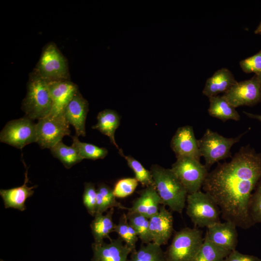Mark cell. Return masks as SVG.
I'll return each mask as SVG.
<instances>
[{
    "mask_svg": "<svg viewBox=\"0 0 261 261\" xmlns=\"http://www.w3.org/2000/svg\"><path fill=\"white\" fill-rule=\"evenodd\" d=\"M261 179V154L246 145L229 162L218 163L208 173L202 188L218 206L224 220L246 229L254 224L249 203Z\"/></svg>",
    "mask_w": 261,
    "mask_h": 261,
    "instance_id": "6da1fadb",
    "label": "cell"
},
{
    "mask_svg": "<svg viewBox=\"0 0 261 261\" xmlns=\"http://www.w3.org/2000/svg\"><path fill=\"white\" fill-rule=\"evenodd\" d=\"M150 171L162 205L167 206L174 212L182 213L188 193L181 182L171 169L154 164Z\"/></svg>",
    "mask_w": 261,
    "mask_h": 261,
    "instance_id": "7a4b0ae2",
    "label": "cell"
},
{
    "mask_svg": "<svg viewBox=\"0 0 261 261\" xmlns=\"http://www.w3.org/2000/svg\"><path fill=\"white\" fill-rule=\"evenodd\" d=\"M52 106L48 83L34 71L29 77L27 95L22 105L25 116L38 120L49 115Z\"/></svg>",
    "mask_w": 261,
    "mask_h": 261,
    "instance_id": "3957f363",
    "label": "cell"
},
{
    "mask_svg": "<svg viewBox=\"0 0 261 261\" xmlns=\"http://www.w3.org/2000/svg\"><path fill=\"white\" fill-rule=\"evenodd\" d=\"M203 241V231L199 229H182L175 233L164 252L166 261H191Z\"/></svg>",
    "mask_w": 261,
    "mask_h": 261,
    "instance_id": "277c9868",
    "label": "cell"
},
{
    "mask_svg": "<svg viewBox=\"0 0 261 261\" xmlns=\"http://www.w3.org/2000/svg\"><path fill=\"white\" fill-rule=\"evenodd\" d=\"M245 133L236 137L227 138L208 129L198 144L202 157L204 158L208 170L215 163L231 157V149L233 145L238 143Z\"/></svg>",
    "mask_w": 261,
    "mask_h": 261,
    "instance_id": "5b68a950",
    "label": "cell"
},
{
    "mask_svg": "<svg viewBox=\"0 0 261 261\" xmlns=\"http://www.w3.org/2000/svg\"><path fill=\"white\" fill-rule=\"evenodd\" d=\"M186 201V214L195 226L207 228L220 222L218 206L205 192L188 194Z\"/></svg>",
    "mask_w": 261,
    "mask_h": 261,
    "instance_id": "8992f818",
    "label": "cell"
},
{
    "mask_svg": "<svg viewBox=\"0 0 261 261\" xmlns=\"http://www.w3.org/2000/svg\"><path fill=\"white\" fill-rule=\"evenodd\" d=\"M34 71L47 83L69 80L67 60L53 43L44 48Z\"/></svg>",
    "mask_w": 261,
    "mask_h": 261,
    "instance_id": "52a82bcc",
    "label": "cell"
},
{
    "mask_svg": "<svg viewBox=\"0 0 261 261\" xmlns=\"http://www.w3.org/2000/svg\"><path fill=\"white\" fill-rule=\"evenodd\" d=\"M171 169L188 194L200 190L208 174V170L200 160L188 157L176 158Z\"/></svg>",
    "mask_w": 261,
    "mask_h": 261,
    "instance_id": "ba28073f",
    "label": "cell"
},
{
    "mask_svg": "<svg viewBox=\"0 0 261 261\" xmlns=\"http://www.w3.org/2000/svg\"><path fill=\"white\" fill-rule=\"evenodd\" d=\"M36 125V143L42 148L51 149L62 141L65 136H70V124L64 115L51 116L38 120Z\"/></svg>",
    "mask_w": 261,
    "mask_h": 261,
    "instance_id": "9c48e42d",
    "label": "cell"
},
{
    "mask_svg": "<svg viewBox=\"0 0 261 261\" xmlns=\"http://www.w3.org/2000/svg\"><path fill=\"white\" fill-rule=\"evenodd\" d=\"M36 139V124L25 116L7 122L0 133V142L20 149Z\"/></svg>",
    "mask_w": 261,
    "mask_h": 261,
    "instance_id": "30bf717a",
    "label": "cell"
},
{
    "mask_svg": "<svg viewBox=\"0 0 261 261\" xmlns=\"http://www.w3.org/2000/svg\"><path fill=\"white\" fill-rule=\"evenodd\" d=\"M222 96L234 108L258 103L261 101V88L257 76L237 82Z\"/></svg>",
    "mask_w": 261,
    "mask_h": 261,
    "instance_id": "8fae6325",
    "label": "cell"
},
{
    "mask_svg": "<svg viewBox=\"0 0 261 261\" xmlns=\"http://www.w3.org/2000/svg\"><path fill=\"white\" fill-rule=\"evenodd\" d=\"M171 147L176 158L188 157L200 161L202 157L193 128L184 126L178 128L171 141Z\"/></svg>",
    "mask_w": 261,
    "mask_h": 261,
    "instance_id": "7c38bea8",
    "label": "cell"
},
{
    "mask_svg": "<svg viewBox=\"0 0 261 261\" xmlns=\"http://www.w3.org/2000/svg\"><path fill=\"white\" fill-rule=\"evenodd\" d=\"M173 217L164 205L149 218V231L152 242L160 246L167 244L173 232Z\"/></svg>",
    "mask_w": 261,
    "mask_h": 261,
    "instance_id": "4fadbf2b",
    "label": "cell"
},
{
    "mask_svg": "<svg viewBox=\"0 0 261 261\" xmlns=\"http://www.w3.org/2000/svg\"><path fill=\"white\" fill-rule=\"evenodd\" d=\"M237 226L232 222H218L207 228L205 238L217 246L232 251L238 243Z\"/></svg>",
    "mask_w": 261,
    "mask_h": 261,
    "instance_id": "5bb4252c",
    "label": "cell"
},
{
    "mask_svg": "<svg viewBox=\"0 0 261 261\" xmlns=\"http://www.w3.org/2000/svg\"><path fill=\"white\" fill-rule=\"evenodd\" d=\"M88 111V103L79 90L66 106L64 116L70 125L74 128L75 135L85 136V123Z\"/></svg>",
    "mask_w": 261,
    "mask_h": 261,
    "instance_id": "9a60e30c",
    "label": "cell"
},
{
    "mask_svg": "<svg viewBox=\"0 0 261 261\" xmlns=\"http://www.w3.org/2000/svg\"><path fill=\"white\" fill-rule=\"evenodd\" d=\"M109 243L103 242L100 244L93 243L91 247L93 257L91 261H127L131 250L119 237L111 239Z\"/></svg>",
    "mask_w": 261,
    "mask_h": 261,
    "instance_id": "2e32d148",
    "label": "cell"
},
{
    "mask_svg": "<svg viewBox=\"0 0 261 261\" xmlns=\"http://www.w3.org/2000/svg\"><path fill=\"white\" fill-rule=\"evenodd\" d=\"M53 102L49 115H64L65 109L78 90V87L69 80L48 83Z\"/></svg>",
    "mask_w": 261,
    "mask_h": 261,
    "instance_id": "e0dca14e",
    "label": "cell"
},
{
    "mask_svg": "<svg viewBox=\"0 0 261 261\" xmlns=\"http://www.w3.org/2000/svg\"><path fill=\"white\" fill-rule=\"evenodd\" d=\"M140 196L133 202L128 211L141 214L150 218L159 211L162 201L154 186H150L139 192Z\"/></svg>",
    "mask_w": 261,
    "mask_h": 261,
    "instance_id": "ac0fdd59",
    "label": "cell"
},
{
    "mask_svg": "<svg viewBox=\"0 0 261 261\" xmlns=\"http://www.w3.org/2000/svg\"><path fill=\"white\" fill-rule=\"evenodd\" d=\"M28 181V169H26L24 182L22 186L8 189L0 190V195L3 199L5 208H13L21 211L26 209V201L33 194V189L37 187L36 185L30 187L27 186V183Z\"/></svg>",
    "mask_w": 261,
    "mask_h": 261,
    "instance_id": "d6986e66",
    "label": "cell"
},
{
    "mask_svg": "<svg viewBox=\"0 0 261 261\" xmlns=\"http://www.w3.org/2000/svg\"><path fill=\"white\" fill-rule=\"evenodd\" d=\"M237 82L232 73L229 69L222 68L207 79L203 93L208 98L219 93L224 94Z\"/></svg>",
    "mask_w": 261,
    "mask_h": 261,
    "instance_id": "ffe728a7",
    "label": "cell"
},
{
    "mask_svg": "<svg viewBox=\"0 0 261 261\" xmlns=\"http://www.w3.org/2000/svg\"><path fill=\"white\" fill-rule=\"evenodd\" d=\"M97 123L92 127V129L100 131L102 134L107 136L110 142L118 149L116 143L115 133L120 124V117L117 112L111 109H105L98 114Z\"/></svg>",
    "mask_w": 261,
    "mask_h": 261,
    "instance_id": "44dd1931",
    "label": "cell"
},
{
    "mask_svg": "<svg viewBox=\"0 0 261 261\" xmlns=\"http://www.w3.org/2000/svg\"><path fill=\"white\" fill-rule=\"evenodd\" d=\"M114 208H112L105 215L96 213L94 218L90 224V228L93 235L94 243H102L104 239L111 238L109 234L114 231L116 225L113 220Z\"/></svg>",
    "mask_w": 261,
    "mask_h": 261,
    "instance_id": "7402d4cb",
    "label": "cell"
},
{
    "mask_svg": "<svg viewBox=\"0 0 261 261\" xmlns=\"http://www.w3.org/2000/svg\"><path fill=\"white\" fill-rule=\"evenodd\" d=\"M208 112L209 115L225 122L229 120L239 121L240 116L232 106L222 96L210 97Z\"/></svg>",
    "mask_w": 261,
    "mask_h": 261,
    "instance_id": "603a6c76",
    "label": "cell"
},
{
    "mask_svg": "<svg viewBox=\"0 0 261 261\" xmlns=\"http://www.w3.org/2000/svg\"><path fill=\"white\" fill-rule=\"evenodd\" d=\"M114 207L128 210L116 201L112 188L105 184H100L97 189L96 213L103 214L108 209Z\"/></svg>",
    "mask_w": 261,
    "mask_h": 261,
    "instance_id": "cb8c5ba5",
    "label": "cell"
},
{
    "mask_svg": "<svg viewBox=\"0 0 261 261\" xmlns=\"http://www.w3.org/2000/svg\"><path fill=\"white\" fill-rule=\"evenodd\" d=\"M127 261H166L164 252L161 246L153 242L142 243L138 250L130 253Z\"/></svg>",
    "mask_w": 261,
    "mask_h": 261,
    "instance_id": "d4e9b609",
    "label": "cell"
},
{
    "mask_svg": "<svg viewBox=\"0 0 261 261\" xmlns=\"http://www.w3.org/2000/svg\"><path fill=\"white\" fill-rule=\"evenodd\" d=\"M232 251L219 247L206 238L191 261H222Z\"/></svg>",
    "mask_w": 261,
    "mask_h": 261,
    "instance_id": "484cf974",
    "label": "cell"
},
{
    "mask_svg": "<svg viewBox=\"0 0 261 261\" xmlns=\"http://www.w3.org/2000/svg\"><path fill=\"white\" fill-rule=\"evenodd\" d=\"M50 151L52 155L58 159L68 169L83 160L76 149L72 145L68 146L62 141L52 147Z\"/></svg>",
    "mask_w": 261,
    "mask_h": 261,
    "instance_id": "4316f807",
    "label": "cell"
},
{
    "mask_svg": "<svg viewBox=\"0 0 261 261\" xmlns=\"http://www.w3.org/2000/svg\"><path fill=\"white\" fill-rule=\"evenodd\" d=\"M72 145L76 149L79 156L83 159L96 160L104 159L108 154V150L104 147H100L96 145L82 142L75 135L71 136Z\"/></svg>",
    "mask_w": 261,
    "mask_h": 261,
    "instance_id": "83f0119b",
    "label": "cell"
},
{
    "mask_svg": "<svg viewBox=\"0 0 261 261\" xmlns=\"http://www.w3.org/2000/svg\"><path fill=\"white\" fill-rule=\"evenodd\" d=\"M129 223L136 231L142 243L152 242L149 231V218L137 213L128 211L126 214Z\"/></svg>",
    "mask_w": 261,
    "mask_h": 261,
    "instance_id": "f1b7e54d",
    "label": "cell"
},
{
    "mask_svg": "<svg viewBox=\"0 0 261 261\" xmlns=\"http://www.w3.org/2000/svg\"><path fill=\"white\" fill-rule=\"evenodd\" d=\"M114 232L117 233L131 252L136 250V244L139 238L136 231L129 223L126 214L121 215Z\"/></svg>",
    "mask_w": 261,
    "mask_h": 261,
    "instance_id": "f546056e",
    "label": "cell"
},
{
    "mask_svg": "<svg viewBox=\"0 0 261 261\" xmlns=\"http://www.w3.org/2000/svg\"><path fill=\"white\" fill-rule=\"evenodd\" d=\"M119 153L124 157L129 167L133 171L135 178L143 187L154 186V181L150 171L146 169L137 160L131 156H125L120 149Z\"/></svg>",
    "mask_w": 261,
    "mask_h": 261,
    "instance_id": "4dcf8cb0",
    "label": "cell"
},
{
    "mask_svg": "<svg viewBox=\"0 0 261 261\" xmlns=\"http://www.w3.org/2000/svg\"><path fill=\"white\" fill-rule=\"evenodd\" d=\"M138 181L135 177L122 178L116 183L113 193L116 198H124L133 193L137 186Z\"/></svg>",
    "mask_w": 261,
    "mask_h": 261,
    "instance_id": "1f68e13d",
    "label": "cell"
},
{
    "mask_svg": "<svg viewBox=\"0 0 261 261\" xmlns=\"http://www.w3.org/2000/svg\"><path fill=\"white\" fill-rule=\"evenodd\" d=\"M248 209L253 222L261 223V184L260 183L251 195Z\"/></svg>",
    "mask_w": 261,
    "mask_h": 261,
    "instance_id": "d6a6232c",
    "label": "cell"
},
{
    "mask_svg": "<svg viewBox=\"0 0 261 261\" xmlns=\"http://www.w3.org/2000/svg\"><path fill=\"white\" fill-rule=\"evenodd\" d=\"M97 189L95 185L91 182L84 184V190L83 194V203L88 213L92 216L96 213Z\"/></svg>",
    "mask_w": 261,
    "mask_h": 261,
    "instance_id": "836d02e7",
    "label": "cell"
},
{
    "mask_svg": "<svg viewBox=\"0 0 261 261\" xmlns=\"http://www.w3.org/2000/svg\"><path fill=\"white\" fill-rule=\"evenodd\" d=\"M239 65L245 73H254L255 74L261 72V49L257 54L241 60Z\"/></svg>",
    "mask_w": 261,
    "mask_h": 261,
    "instance_id": "e575fe53",
    "label": "cell"
},
{
    "mask_svg": "<svg viewBox=\"0 0 261 261\" xmlns=\"http://www.w3.org/2000/svg\"><path fill=\"white\" fill-rule=\"evenodd\" d=\"M222 261H261V260L254 255L242 254L235 249Z\"/></svg>",
    "mask_w": 261,
    "mask_h": 261,
    "instance_id": "d590c367",
    "label": "cell"
},
{
    "mask_svg": "<svg viewBox=\"0 0 261 261\" xmlns=\"http://www.w3.org/2000/svg\"><path fill=\"white\" fill-rule=\"evenodd\" d=\"M243 113L248 117L257 119L261 122V115L253 114L246 112H243Z\"/></svg>",
    "mask_w": 261,
    "mask_h": 261,
    "instance_id": "8d00e7d4",
    "label": "cell"
},
{
    "mask_svg": "<svg viewBox=\"0 0 261 261\" xmlns=\"http://www.w3.org/2000/svg\"><path fill=\"white\" fill-rule=\"evenodd\" d=\"M254 33L256 34H261V21L255 29Z\"/></svg>",
    "mask_w": 261,
    "mask_h": 261,
    "instance_id": "74e56055",
    "label": "cell"
},
{
    "mask_svg": "<svg viewBox=\"0 0 261 261\" xmlns=\"http://www.w3.org/2000/svg\"><path fill=\"white\" fill-rule=\"evenodd\" d=\"M258 79V80H259V83H260V87H261V72L255 74Z\"/></svg>",
    "mask_w": 261,
    "mask_h": 261,
    "instance_id": "f35d334b",
    "label": "cell"
},
{
    "mask_svg": "<svg viewBox=\"0 0 261 261\" xmlns=\"http://www.w3.org/2000/svg\"><path fill=\"white\" fill-rule=\"evenodd\" d=\"M259 183L261 184V181H260Z\"/></svg>",
    "mask_w": 261,
    "mask_h": 261,
    "instance_id": "ab89813d",
    "label": "cell"
},
{
    "mask_svg": "<svg viewBox=\"0 0 261 261\" xmlns=\"http://www.w3.org/2000/svg\"><path fill=\"white\" fill-rule=\"evenodd\" d=\"M0 261H3V260H0Z\"/></svg>",
    "mask_w": 261,
    "mask_h": 261,
    "instance_id": "60d3db41",
    "label": "cell"
}]
</instances>
